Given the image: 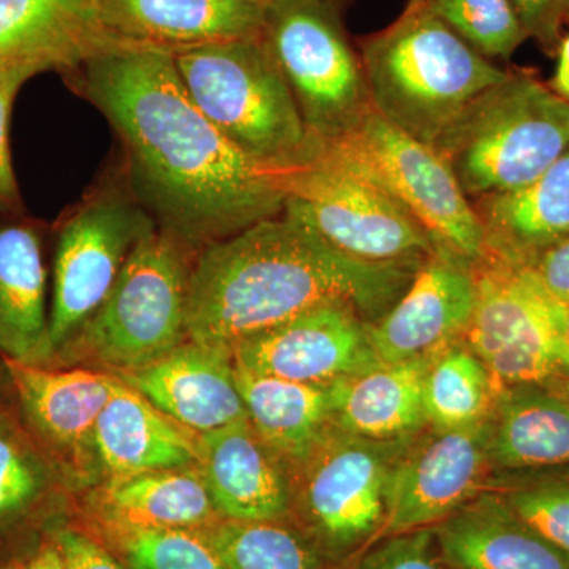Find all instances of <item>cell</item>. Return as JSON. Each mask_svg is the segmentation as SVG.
I'll return each mask as SVG.
<instances>
[{
  "mask_svg": "<svg viewBox=\"0 0 569 569\" xmlns=\"http://www.w3.org/2000/svg\"><path fill=\"white\" fill-rule=\"evenodd\" d=\"M0 569H69L61 550L52 541L50 535L44 529L37 530L33 533L31 546L14 553L6 563L0 565Z\"/></svg>",
  "mask_w": 569,
  "mask_h": 569,
  "instance_id": "cell-40",
  "label": "cell"
},
{
  "mask_svg": "<svg viewBox=\"0 0 569 569\" xmlns=\"http://www.w3.org/2000/svg\"><path fill=\"white\" fill-rule=\"evenodd\" d=\"M328 569H448L436 533L430 529L406 531L377 539L361 552Z\"/></svg>",
  "mask_w": 569,
  "mask_h": 569,
  "instance_id": "cell-35",
  "label": "cell"
},
{
  "mask_svg": "<svg viewBox=\"0 0 569 569\" xmlns=\"http://www.w3.org/2000/svg\"><path fill=\"white\" fill-rule=\"evenodd\" d=\"M7 381H6V372H3L2 361H0V403L7 399Z\"/></svg>",
  "mask_w": 569,
  "mask_h": 569,
  "instance_id": "cell-44",
  "label": "cell"
},
{
  "mask_svg": "<svg viewBox=\"0 0 569 569\" xmlns=\"http://www.w3.org/2000/svg\"><path fill=\"white\" fill-rule=\"evenodd\" d=\"M250 426L293 468L332 427L331 385L298 383L236 366Z\"/></svg>",
  "mask_w": 569,
  "mask_h": 569,
  "instance_id": "cell-29",
  "label": "cell"
},
{
  "mask_svg": "<svg viewBox=\"0 0 569 569\" xmlns=\"http://www.w3.org/2000/svg\"><path fill=\"white\" fill-rule=\"evenodd\" d=\"M9 400L61 471L71 498L96 486L93 432L122 381L86 367H41L0 358Z\"/></svg>",
  "mask_w": 569,
  "mask_h": 569,
  "instance_id": "cell-13",
  "label": "cell"
},
{
  "mask_svg": "<svg viewBox=\"0 0 569 569\" xmlns=\"http://www.w3.org/2000/svg\"><path fill=\"white\" fill-rule=\"evenodd\" d=\"M200 436L122 385L93 432L97 482L144 471L198 466Z\"/></svg>",
  "mask_w": 569,
  "mask_h": 569,
  "instance_id": "cell-24",
  "label": "cell"
},
{
  "mask_svg": "<svg viewBox=\"0 0 569 569\" xmlns=\"http://www.w3.org/2000/svg\"><path fill=\"white\" fill-rule=\"evenodd\" d=\"M500 385L466 340L459 339L433 356L425 380L429 427L463 429L488 421Z\"/></svg>",
  "mask_w": 569,
  "mask_h": 569,
  "instance_id": "cell-30",
  "label": "cell"
},
{
  "mask_svg": "<svg viewBox=\"0 0 569 569\" xmlns=\"http://www.w3.org/2000/svg\"><path fill=\"white\" fill-rule=\"evenodd\" d=\"M197 467L220 519H291L293 470L261 440L249 419L200 436Z\"/></svg>",
  "mask_w": 569,
  "mask_h": 569,
  "instance_id": "cell-19",
  "label": "cell"
},
{
  "mask_svg": "<svg viewBox=\"0 0 569 569\" xmlns=\"http://www.w3.org/2000/svg\"><path fill=\"white\" fill-rule=\"evenodd\" d=\"M321 152L369 179L413 217L440 249L471 266L488 258L485 228L440 153L370 111Z\"/></svg>",
  "mask_w": 569,
  "mask_h": 569,
  "instance_id": "cell-9",
  "label": "cell"
},
{
  "mask_svg": "<svg viewBox=\"0 0 569 569\" xmlns=\"http://www.w3.org/2000/svg\"><path fill=\"white\" fill-rule=\"evenodd\" d=\"M359 48L373 111L430 146L509 74L415 2Z\"/></svg>",
  "mask_w": 569,
  "mask_h": 569,
  "instance_id": "cell-3",
  "label": "cell"
},
{
  "mask_svg": "<svg viewBox=\"0 0 569 569\" xmlns=\"http://www.w3.org/2000/svg\"><path fill=\"white\" fill-rule=\"evenodd\" d=\"M489 462L498 473L569 467V403L546 383L501 387L489 417Z\"/></svg>",
  "mask_w": 569,
  "mask_h": 569,
  "instance_id": "cell-27",
  "label": "cell"
},
{
  "mask_svg": "<svg viewBox=\"0 0 569 569\" xmlns=\"http://www.w3.org/2000/svg\"><path fill=\"white\" fill-rule=\"evenodd\" d=\"M549 293L569 302V238L549 247L529 264Z\"/></svg>",
  "mask_w": 569,
  "mask_h": 569,
  "instance_id": "cell-39",
  "label": "cell"
},
{
  "mask_svg": "<svg viewBox=\"0 0 569 569\" xmlns=\"http://www.w3.org/2000/svg\"><path fill=\"white\" fill-rule=\"evenodd\" d=\"M116 39L176 52L264 32V9L246 0H100Z\"/></svg>",
  "mask_w": 569,
  "mask_h": 569,
  "instance_id": "cell-22",
  "label": "cell"
},
{
  "mask_svg": "<svg viewBox=\"0 0 569 569\" xmlns=\"http://www.w3.org/2000/svg\"><path fill=\"white\" fill-rule=\"evenodd\" d=\"M84 529H209L222 520L197 466L104 479L71 498Z\"/></svg>",
  "mask_w": 569,
  "mask_h": 569,
  "instance_id": "cell-20",
  "label": "cell"
},
{
  "mask_svg": "<svg viewBox=\"0 0 569 569\" xmlns=\"http://www.w3.org/2000/svg\"><path fill=\"white\" fill-rule=\"evenodd\" d=\"M71 492L50 456L33 440L17 410L0 403V545L40 530L70 509Z\"/></svg>",
  "mask_w": 569,
  "mask_h": 569,
  "instance_id": "cell-28",
  "label": "cell"
},
{
  "mask_svg": "<svg viewBox=\"0 0 569 569\" xmlns=\"http://www.w3.org/2000/svg\"><path fill=\"white\" fill-rule=\"evenodd\" d=\"M432 530L448 569H569V556L498 490L486 489Z\"/></svg>",
  "mask_w": 569,
  "mask_h": 569,
  "instance_id": "cell-21",
  "label": "cell"
},
{
  "mask_svg": "<svg viewBox=\"0 0 569 569\" xmlns=\"http://www.w3.org/2000/svg\"><path fill=\"white\" fill-rule=\"evenodd\" d=\"M436 14L486 59H508L529 37L509 0H410Z\"/></svg>",
  "mask_w": 569,
  "mask_h": 569,
  "instance_id": "cell-33",
  "label": "cell"
},
{
  "mask_svg": "<svg viewBox=\"0 0 569 569\" xmlns=\"http://www.w3.org/2000/svg\"><path fill=\"white\" fill-rule=\"evenodd\" d=\"M156 227L138 201L112 190L78 206L59 224L52 263L51 361L102 306L134 247Z\"/></svg>",
  "mask_w": 569,
  "mask_h": 569,
  "instance_id": "cell-12",
  "label": "cell"
},
{
  "mask_svg": "<svg viewBox=\"0 0 569 569\" xmlns=\"http://www.w3.org/2000/svg\"><path fill=\"white\" fill-rule=\"evenodd\" d=\"M527 37L537 39L546 50H559L561 28L556 17V0H509Z\"/></svg>",
  "mask_w": 569,
  "mask_h": 569,
  "instance_id": "cell-38",
  "label": "cell"
},
{
  "mask_svg": "<svg viewBox=\"0 0 569 569\" xmlns=\"http://www.w3.org/2000/svg\"><path fill=\"white\" fill-rule=\"evenodd\" d=\"M0 358L41 367L51 361L43 242L39 224L21 213L0 219Z\"/></svg>",
  "mask_w": 569,
  "mask_h": 569,
  "instance_id": "cell-23",
  "label": "cell"
},
{
  "mask_svg": "<svg viewBox=\"0 0 569 569\" xmlns=\"http://www.w3.org/2000/svg\"><path fill=\"white\" fill-rule=\"evenodd\" d=\"M118 132L157 227L197 254L283 212L276 174L252 162L194 104L173 52L129 44L67 74Z\"/></svg>",
  "mask_w": 569,
  "mask_h": 569,
  "instance_id": "cell-1",
  "label": "cell"
},
{
  "mask_svg": "<svg viewBox=\"0 0 569 569\" xmlns=\"http://www.w3.org/2000/svg\"><path fill=\"white\" fill-rule=\"evenodd\" d=\"M425 261L356 260L282 212L197 253L187 339L231 350L247 337L328 305L353 307L372 325L396 305Z\"/></svg>",
  "mask_w": 569,
  "mask_h": 569,
  "instance_id": "cell-2",
  "label": "cell"
},
{
  "mask_svg": "<svg viewBox=\"0 0 569 569\" xmlns=\"http://www.w3.org/2000/svg\"><path fill=\"white\" fill-rule=\"evenodd\" d=\"M471 203L485 228L488 257L531 264L569 238V149L527 186Z\"/></svg>",
  "mask_w": 569,
  "mask_h": 569,
  "instance_id": "cell-25",
  "label": "cell"
},
{
  "mask_svg": "<svg viewBox=\"0 0 569 569\" xmlns=\"http://www.w3.org/2000/svg\"><path fill=\"white\" fill-rule=\"evenodd\" d=\"M28 80L9 78L0 81V213H21L22 201L10 152V116L14 99Z\"/></svg>",
  "mask_w": 569,
  "mask_h": 569,
  "instance_id": "cell-37",
  "label": "cell"
},
{
  "mask_svg": "<svg viewBox=\"0 0 569 569\" xmlns=\"http://www.w3.org/2000/svg\"><path fill=\"white\" fill-rule=\"evenodd\" d=\"M209 529L84 530L110 550L123 569H223Z\"/></svg>",
  "mask_w": 569,
  "mask_h": 569,
  "instance_id": "cell-32",
  "label": "cell"
},
{
  "mask_svg": "<svg viewBox=\"0 0 569 569\" xmlns=\"http://www.w3.org/2000/svg\"><path fill=\"white\" fill-rule=\"evenodd\" d=\"M264 36L318 144L347 137L373 111L342 0H276L264 9Z\"/></svg>",
  "mask_w": 569,
  "mask_h": 569,
  "instance_id": "cell-8",
  "label": "cell"
},
{
  "mask_svg": "<svg viewBox=\"0 0 569 569\" xmlns=\"http://www.w3.org/2000/svg\"><path fill=\"white\" fill-rule=\"evenodd\" d=\"M419 433L397 459L381 537L430 529L489 489V419Z\"/></svg>",
  "mask_w": 569,
  "mask_h": 569,
  "instance_id": "cell-14",
  "label": "cell"
},
{
  "mask_svg": "<svg viewBox=\"0 0 569 569\" xmlns=\"http://www.w3.org/2000/svg\"><path fill=\"white\" fill-rule=\"evenodd\" d=\"M433 356L381 362L331 383L332 426L376 441L411 440L425 432V380Z\"/></svg>",
  "mask_w": 569,
  "mask_h": 569,
  "instance_id": "cell-26",
  "label": "cell"
},
{
  "mask_svg": "<svg viewBox=\"0 0 569 569\" xmlns=\"http://www.w3.org/2000/svg\"><path fill=\"white\" fill-rule=\"evenodd\" d=\"M129 44L108 31L100 0H0V81L69 74L93 56Z\"/></svg>",
  "mask_w": 569,
  "mask_h": 569,
  "instance_id": "cell-17",
  "label": "cell"
},
{
  "mask_svg": "<svg viewBox=\"0 0 569 569\" xmlns=\"http://www.w3.org/2000/svg\"><path fill=\"white\" fill-rule=\"evenodd\" d=\"M546 385H549V387H552L553 389H556V391L559 392V395L563 396L565 399H567L568 403H569V376L561 377V378H559V380H553V381H550V383H546Z\"/></svg>",
  "mask_w": 569,
  "mask_h": 569,
  "instance_id": "cell-43",
  "label": "cell"
},
{
  "mask_svg": "<svg viewBox=\"0 0 569 569\" xmlns=\"http://www.w3.org/2000/svg\"><path fill=\"white\" fill-rule=\"evenodd\" d=\"M470 200L537 179L569 149V102L530 74L478 96L432 146Z\"/></svg>",
  "mask_w": 569,
  "mask_h": 569,
  "instance_id": "cell-5",
  "label": "cell"
},
{
  "mask_svg": "<svg viewBox=\"0 0 569 569\" xmlns=\"http://www.w3.org/2000/svg\"><path fill=\"white\" fill-rule=\"evenodd\" d=\"M477 302L463 340L500 387L569 376L565 305L529 266L488 257L473 266Z\"/></svg>",
  "mask_w": 569,
  "mask_h": 569,
  "instance_id": "cell-10",
  "label": "cell"
},
{
  "mask_svg": "<svg viewBox=\"0 0 569 569\" xmlns=\"http://www.w3.org/2000/svg\"><path fill=\"white\" fill-rule=\"evenodd\" d=\"M173 58L194 104L252 162L274 174L313 162L321 146L307 132L264 32Z\"/></svg>",
  "mask_w": 569,
  "mask_h": 569,
  "instance_id": "cell-4",
  "label": "cell"
},
{
  "mask_svg": "<svg viewBox=\"0 0 569 569\" xmlns=\"http://www.w3.org/2000/svg\"><path fill=\"white\" fill-rule=\"evenodd\" d=\"M565 305V329H567V337L569 342V302H563Z\"/></svg>",
  "mask_w": 569,
  "mask_h": 569,
  "instance_id": "cell-46",
  "label": "cell"
},
{
  "mask_svg": "<svg viewBox=\"0 0 569 569\" xmlns=\"http://www.w3.org/2000/svg\"><path fill=\"white\" fill-rule=\"evenodd\" d=\"M552 91L569 102V33L559 44V62L553 74Z\"/></svg>",
  "mask_w": 569,
  "mask_h": 569,
  "instance_id": "cell-41",
  "label": "cell"
},
{
  "mask_svg": "<svg viewBox=\"0 0 569 569\" xmlns=\"http://www.w3.org/2000/svg\"><path fill=\"white\" fill-rule=\"evenodd\" d=\"M234 365L249 372L331 385L380 366L369 323L353 307L328 305L236 343Z\"/></svg>",
  "mask_w": 569,
  "mask_h": 569,
  "instance_id": "cell-15",
  "label": "cell"
},
{
  "mask_svg": "<svg viewBox=\"0 0 569 569\" xmlns=\"http://www.w3.org/2000/svg\"><path fill=\"white\" fill-rule=\"evenodd\" d=\"M246 2L254 3V6L261 7V9H266V7L271 6L276 0H246Z\"/></svg>",
  "mask_w": 569,
  "mask_h": 569,
  "instance_id": "cell-45",
  "label": "cell"
},
{
  "mask_svg": "<svg viewBox=\"0 0 569 569\" xmlns=\"http://www.w3.org/2000/svg\"><path fill=\"white\" fill-rule=\"evenodd\" d=\"M475 302L473 266L437 250L419 266L396 305L369 325L373 350L387 365L437 355L463 339Z\"/></svg>",
  "mask_w": 569,
  "mask_h": 569,
  "instance_id": "cell-16",
  "label": "cell"
},
{
  "mask_svg": "<svg viewBox=\"0 0 569 569\" xmlns=\"http://www.w3.org/2000/svg\"><path fill=\"white\" fill-rule=\"evenodd\" d=\"M114 377L198 436L249 419L227 347L186 340L151 365Z\"/></svg>",
  "mask_w": 569,
  "mask_h": 569,
  "instance_id": "cell-18",
  "label": "cell"
},
{
  "mask_svg": "<svg viewBox=\"0 0 569 569\" xmlns=\"http://www.w3.org/2000/svg\"><path fill=\"white\" fill-rule=\"evenodd\" d=\"M223 569H328L312 541L291 520H219L211 529Z\"/></svg>",
  "mask_w": 569,
  "mask_h": 569,
  "instance_id": "cell-31",
  "label": "cell"
},
{
  "mask_svg": "<svg viewBox=\"0 0 569 569\" xmlns=\"http://www.w3.org/2000/svg\"><path fill=\"white\" fill-rule=\"evenodd\" d=\"M556 17L560 28L569 22V0H556Z\"/></svg>",
  "mask_w": 569,
  "mask_h": 569,
  "instance_id": "cell-42",
  "label": "cell"
},
{
  "mask_svg": "<svg viewBox=\"0 0 569 569\" xmlns=\"http://www.w3.org/2000/svg\"><path fill=\"white\" fill-rule=\"evenodd\" d=\"M498 490L512 509L569 556V467L500 473Z\"/></svg>",
  "mask_w": 569,
  "mask_h": 569,
  "instance_id": "cell-34",
  "label": "cell"
},
{
  "mask_svg": "<svg viewBox=\"0 0 569 569\" xmlns=\"http://www.w3.org/2000/svg\"><path fill=\"white\" fill-rule=\"evenodd\" d=\"M174 236L156 227L134 247L114 287L48 367L133 372L187 339L193 260Z\"/></svg>",
  "mask_w": 569,
  "mask_h": 569,
  "instance_id": "cell-6",
  "label": "cell"
},
{
  "mask_svg": "<svg viewBox=\"0 0 569 569\" xmlns=\"http://www.w3.org/2000/svg\"><path fill=\"white\" fill-rule=\"evenodd\" d=\"M411 440H367L332 426L291 468L290 520L316 545L328 567L380 539L392 470Z\"/></svg>",
  "mask_w": 569,
  "mask_h": 569,
  "instance_id": "cell-7",
  "label": "cell"
},
{
  "mask_svg": "<svg viewBox=\"0 0 569 569\" xmlns=\"http://www.w3.org/2000/svg\"><path fill=\"white\" fill-rule=\"evenodd\" d=\"M69 511L56 516L41 527L61 550L67 568L123 569L110 550L71 519Z\"/></svg>",
  "mask_w": 569,
  "mask_h": 569,
  "instance_id": "cell-36",
  "label": "cell"
},
{
  "mask_svg": "<svg viewBox=\"0 0 569 569\" xmlns=\"http://www.w3.org/2000/svg\"><path fill=\"white\" fill-rule=\"evenodd\" d=\"M276 179L287 193L283 213L347 257L378 264L419 263L440 250L380 187L321 149L312 163Z\"/></svg>",
  "mask_w": 569,
  "mask_h": 569,
  "instance_id": "cell-11",
  "label": "cell"
}]
</instances>
